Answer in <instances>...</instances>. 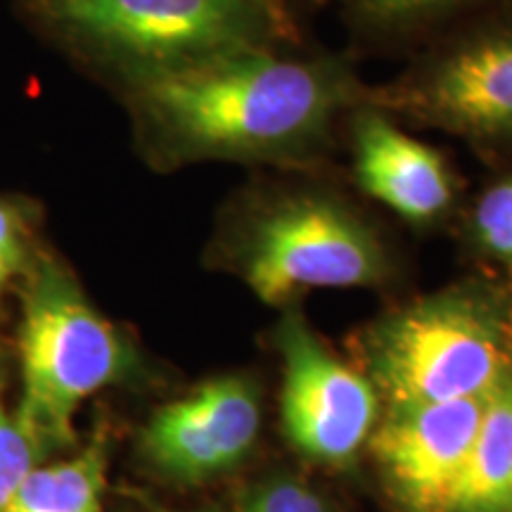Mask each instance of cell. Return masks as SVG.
Masks as SVG:
<instances>
[{"instance_id":"cell-1","label":"cell","mask_w":512,"mask_h":512,"mask_svg":"<svg viewBox=\"0 0 512 512\" xmlns=\"http://www.w3.org/2000/svg\"><path fill=\"white\" fill-rule=\"evenodd\" d=\"M140 100L178 157L297 164L316 155L363 91L342 60L261 46L145 74Z\"/></svg>"},{"instance_id":"cell-2","label":"cell","mask_w":512,"mask_h":512,"mask_svg":"<svg viewBox=\"0 0 512 512\" xmlns=\"http://www.w3.org/2000/svg\"><path fill=\"white\" fill-rule=\"evenodd\" d=\"M354 351L387 406L491 394L512 375V275H470L384 311Z\"/></svg>"},{"instance_id":"cell-3","label":"cell","mask_w":512,"mask_h":512,"mask_svg":"<svg viewBox=\"0 0 512 512\" xmlns=\"http://www.w3.org/2000/svg\"><path fill=\"white\" fill-rule=\"evenodd\" d=\"M223 261L266 306H297L311 290L380 287L392 259L373 223L339 195L280 190L242 211Z\"/></svg>"},{"instance_id":"cell-4","label":"cell","mask_w":512,"mask_h":512,"mask_svg":"<svg viewBox=\"0 0 512 512\" xmlns=\"http://www.w3.org/2000/svg\"><path fill=\"white\" fill-rule=\"evenodd\" d=\"M22 403L15 418L43 451L72 446L81 403L128 377L136 351L95 309L55 256L31 259L24 271Z\"/></svg>"},{"instance_id":"cell-5","label":"cell","mask_w":512,"mask_h":512,"mask_svg":"<svg viewBox=\"0 0 512 512\" xmlns=\"http://www.w3.org/2000/svg\"><path fill=\"white\" fill-rule=\"evenodd\" d=\"M55 15L147 74L268 46L280 22L278 0H55Z\"/></svg>"},{"instance_id":"cell-6","label":"cell","mask_w":512,"mask_h":512,"mask_svg":"<svg viewBox=\"0 0 512 512\" xmlns=\"http://www.w3.org/2000/svg\"><path fill=\"white\" fill-rule=\"evenodd\" d=\"M363 100L477 145L512 147V12L467 31Z\"/></svg>"},{"instance_id":"cell-7","label":"cell","mask_w":512,"mask_h":512,"mask_svg":"<svg viewBox=\"0 0 512 512\" xmlns=\"http://www.w3.org/2000/svg\"><path fill=\"white\" fill-rule=\"evenodd\" d=\"M283 366L280 422L294 451L323 467L354 465L380 420V394L316 335L297 306L273 330Z\"/></svg>"},{"instance_id":"cell-8","label":"cell","mask_w":512,"mask_h":512,"mask_svg":"<svg viewBox=\"0 0 512 512\" xmlns=\"http://www.w3.org/2000/svg\"><path fill=\"white\" fill-rule=\"evenodd\" d=\"M261 432V389L247 375H219L159 406L140 432L147 465L176 484H204L238 467Z\"/></svg>"},{"instance_id":"cell-9","label":"cell","mask_w":512,"mask_h":512,"mask_svg":"<svg viewBox=\"0 0 512 512\" xmlns=\"http://www.w3.org/2000/svg\"><path fill=\"white\" fill-rule=\"evenodd\" d=\"M489 399L387 406L366 451L399 512L446 510Z\"/></svg>"},{"instance_id":"cell-10","label":"cell","mask_w":512,"mask_h":512,"mask_svg":"<svg viewBox=\"0 0 512 512\" xmlns=\"http://www.w3.org/2000/svg\"><path fill=\"white\" fill-rule=\"evenodd\" d=\"M366 102V100H363ZM351 117L354 174L363 192L403 221L430 226L456 202V176L430 145L403 133L387 112L356 105Z\"/></svg>"},{"instance_id":"cell-11","label":"cell","mask_w":512,"mask_h":512,"mask_svg":"<svg viewBox=\"0 0 512 512\" xmlns=\"http://www.w3.org/2000/svg\"><path fill=\"white\" fill-rule=\"evenodd\" d=\"M444 512H512V375L491 392Z\"/></svg>"},{"instance_id":"cell-12","label":"cell","mask_w":512,"mask_h":512,"mask_svg":"<svg viewBox=\"0 0 512 512\" xmlns=\"http://www.w3.org/2000/svg\"><path fill=\"white\" fill-rule=\"evenodd\" d=\"M107 441L95 437L74 458L36 465L3 512H105Z\"/></svg>"},{"instance_id":"cell-13","label":"cell","mask_w":512,"mask_h":512,"mask_svg":"<svg viewBox=\"0 0 512 512\" xmlns=\"http://www.w3.org/2000/svg\"><path fill=\"white\" fill-rule=\"evenodd\" d=\"M467 238L484 259L512 275V171L486 185L467 216Z\"/></svg>"},{"instance_id":"cell-14","label":"cell","mask_w":512,"mask_h":512,"mask_svg":"<svg viewBox=\"0 0 512 512\" xmlns=\"http://www.w3.org/2000/svg\"><path fill=\"white\" fill-rule=\"evenodd\" d=\"M233 512H335L330 498L294 472H266L235 496Z\"/></svg>"},{"instance_id":"cell-15","label":"cell","mask_w":512,"mask_h":512,"mask_svg":"<svg viewBox=\"0 0 512 512\" xmlns=\"http://www.w3.org/2000/svg\"><path fill=\"white\" fill-rule=\"evenodd\" d=\"M41 453L46 451L36 444V439L0 406V512L8 508L19 484L38 465Z\"/></svg>"},{"instance_id":"cell-16","label":"cell","mask_w":512,"mask_h":512,"mask_svg":"<svg viewBox=\"0 0 512 512\" xmlns=\"http://www.w3.org/2000/svg\"><path fill=\"white\" fill-rule=\"evenodd\" d=\"M482 0H354L370 24L382 29H408L465 10Z\"/></svg>"},{"instance_id":"cell-17","label":"cell","mask_w":512,"mask_h":512,"mask_svg":"<svg viewBox=\"0 0 512 512\" xmlns=\"http://www.w3.org/2000/svg\"><path fill=\"white\" fill-rule=\"evenodd\" d=\"M29 228L17 204L0 200V302L17 275H24L31 264Z\"/></svg>"}]
</instances>
